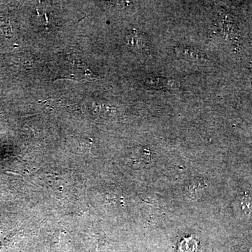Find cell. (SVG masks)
Here are the masks:
<instances>
[{"label":"cell","mask_w":252,"mask_h":252,"mask_svg":"<svg viewBox=\"0 0 252 252\" xmlns=\"http://www.w3.org/2000/svg\"><path fill=\"white\" fill-rule=\"evenodd\" d=\"M175 52L179 58L194 62L205 61L207 59L206 56L202 51L193 47L178 46L176 48Z\"/></svg>","instance_id":"1"},{"label":"cell","mask_w":252,"mask_h":252,"mask_svg":"<svg viewBox=\"0 0 252 252\" xmlns=\"http://www.w3.org/2000/svg\"><path fill=\"white\" fill-rule=\"evenodd\" d=\"M127 46L135 51H143L148 45L147 37L142 33L134 31L126 37Z\"/></svg>","instance_id":"2"},{"label":"cell","mask_w":252,"mask_h":252,"mask_svg":"<svg viewBox=\"0 0 252 252\" xmlns=\"http://www.w3.org/2000/svg\"><path fill=\"white\" fill-rule=\"evenodd\" d=\"M205 188H206V185H205L203 181L195 180L189 187V196L192 199L200 198L202 194L203 193Z\"/></svg>","instance_id":"3"},{"label":"cell","mask_w":252,"mask_h":252,"mask_svg":"<svg viewBox=\"0 0 252 252\" xmlns=\"http://www.w3.org/2000/svg\"><path fill=\"white\" fill-rule=\"evenodd\" d=\"M242 206L244 210H249L252 207V199L250 198V195L246 194L244 195L243 199H242Z\"/></svg>","instance_id":"4"}]
</instances>
